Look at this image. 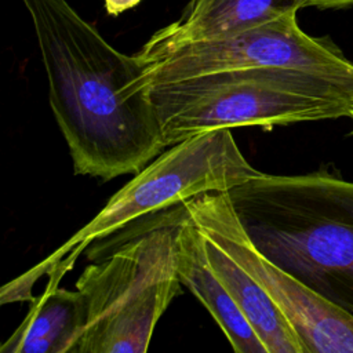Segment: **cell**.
<instances>
[{
	"label": "cell",
	"instance_id": "1",
	"mask_svg": "<svg viewBox=\"0 0 353 353\" xmlns=\"http://www.w3.org/2000/svg\"><path fill=\"white\" fill-rule=\"evenodd\" d=\"M22 3L74 174L110 181L139 172L167 148L142 61L117 51L65 0Z\"/></svg>",
	"mask_w": 353,
	"mask_h": 353
},
{
	"label": "cell",
	"instance_id": "2",
	"mask_svg": "<svg viewBox=\"0 0 353 353\" xmlns=\"http://www.w3.org/2000/svg\"><path fill=\"white\" fill-rule=\"evenodd\" d=\"M228 193L262 255L353 316V182L258 172Z\"/></svg>",
	"mask_w": 353,
	"mask_h": 353
},
{
	"label": "cell",
	"instance_id": "3",
	"mask_svg": "<svg viewBox=\"0 0 353 353\" xmlns=\"http://www.w3.org/2000/svg\"><path fill=\"white\" fill-rule=\"evenodd\" d=\"M167 146L216 128L270 130L349 116L353 80L287 68H248L149 85Z\"/></svg>",
	"mask_w": 353,
	"mask_h": 353
},
{
	"label": "cell",
	"instance_id": "4",
	"mask_svg": "<svg viewBox=\"0 0 353 353\" xmlns=\"http://www.w3.org/2000/svg\"><path fill=\"white\" fill-rule=\"evenodd\" d=\"M259 171L239 149L232 128H216L193 135L163 150L116 192L99 212L58 250L7 283L0 302L30 301L32 285L47 276V284L59 285L80 254L95 240L125 228L131 222L167 210L205 192L229 190Z\"/></svg>",
	"mask_w": 353,
	"mask_h": 353
},
{
	"label": "cell",
	"instance_id": "5",
	"mask_svg": "<svg viewBox=\"0 0 353 353\" xmlns=\"http://www.w3.org/2000/svg\"><path fill=\"white\" fill-rule=\"evenodd\" d=\"M179 211L120 244L76 281L87 320L73 353H143L171 301L182 294L175 265Z\"/></svg>",
	"mask_w": 353,
	"mask_h": 353
},
{
	"label": "cell",
	"instance_id": "6",
	"mask_svg": "<svg viewBox=\"0 0 353 353\" xmlns=\"http://www.w3.org/2000/svg\"><path fill=\"white\" fill-rule=\"evenodd\" d=\"M137 57L143 63L146 85L208 73L287 68L327 77L353 80V63L330 37L305 33L296 12L243 32L212 40L193 41Z\"/></svg>",
	"mask_w": 353,
	"mask_h": 353
},
{
	"label": "cell",
	"instance_id": "7",
	"mask_svg": "<svg viewBox=\"0 0 353 353\" xmlns=\"http://www.w3.org/2000/svg\"><path fill=\"white\" fill-rule=\"evenodd\" d=\"M175 265L181 283L205 306L236 353H268L266 346L212 272L204 237L182 204L175 223Z\"/></svg>",
	"mask_w": 353,
	"mask_h": 353
},
{
	"label": "cell",
	"instance_id": "8",
	"mask_svg": "<svg viewBox=\"0 0 353 353\" xmlns=\"http://www.w3.org/2000/svg\"><path fill=\"white\" fill-rule=\"evenodd\" d=\"M305 0H190L182 17L157 30L138 51L226 37L303 8Z\"/></svg>",
	"mask_w": 353,
	"mask_h": 353
},
{
	"label": "cell",
	"instance_id": "9",
	"mask_svg": "<svg viewBox=\"0 0 353 353\" xmlns=\"http://www.w3.org/2000/svg\"><path fill=\"white\" fill-rule=\"evenodd\" d=\"M87 320L77 290L46 284L22 323L0 346L1 353H73Z\"/></svg>",
	"mask_w": 353,
	"mask_h": 353
},
{
	"label": "cell",
	"instance_id": "10",
	"mask_svg": "<svg viewBox=\"0 0 353 353\" xmlns=\"http://www.w3.org/2000/svg\"><path fill=\"white\" fill-rule=\"evenodd\" d=\"M203 237L212 272L266 346L268 353H306L283 312L254 277L218 244Z\"/></svg>",
	"mask_w": 353,
	"mask_h": 353
},
{
	"label": "cell",
	"instance_id": "11",
	"mask_svg": "<svg viewBox=\"0 0 353 353\" xmlns=\"http://www.w3.org/2000/svg\"><path fill=\"white\" fill-rule=\"evenodd\" d=\"M141 0H105V10L109 15L116 17L125 10H130L135 6H138Z\"/></svg>",
	"mask_w": 353,
	"mask_h": 353
},
{
	"label": "cell",
	"instance_id": "12",
	"mask_svg": "<svg viewBox=\"0 0 353 353\" xmlns=\"http://www.w3.org/2000/svg\"><path fill=\"white\" fill-rule=\"evenodd\" d=\"M353 6V0H305L303 7H316L321 10L327 8H345Z\"/></svg>",
	"mask_w": 353,
	"mask_h": 353
},
{
	"label": "cell",
	"instance_id": "13",
	"mask_svg": "<svg viewBox=\"0 0 353 353\" xmlns=\"http://www.w3.org/2000/svg\"><path fill=\"white\" fill-rule=\"evenodd\" d=\"M349 117L353 120V105H352V108H350V112H349ZM352 134H353V131H352Z\"/></svg>",
	"mask_w": 353,
	"mask_h": 353
}]
</instances>
